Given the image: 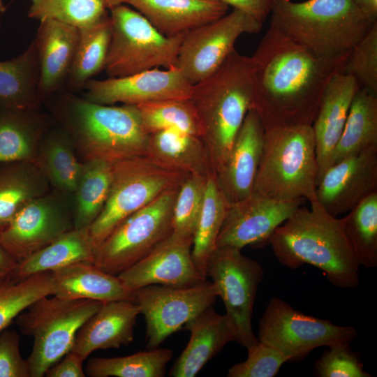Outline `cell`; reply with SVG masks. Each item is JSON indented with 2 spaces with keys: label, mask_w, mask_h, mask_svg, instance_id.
Here are the masks:
<instances>
[{
  "label": "cell",
  "mask_w": 377,
  "mask_h": 377,
  "mask_svg": "<svg viewBox=\"0 0 377 377\" xmlns=\"http://www.w3.org/2000/svg\"><path fill=\"white\" fill-rule=\"evenodd\" d=\"M247 351L245 361L228 369V377H274L281 366L288 362V357L280 350L260 341Z\"/></svg>",
  "instance_id": "44"
},
{
  "label": "cell",
  "mask_w": 377,
  "mask_h": 377,
  "mask_svg": "<svg viewBox=\"0 0 377 377\" xmlns=\"http://www.w3.org/2000/svg\"><path fill=\"white\" fill-rule=\"evenodd\" d=\"M172 357L171 349L156 348L123 357H95L85 371L90 377H163Z\"/></svg>",
  "instance_id": "38"
},
{
  "label": "cell",
  "mask_w": 377,
  "mask_h": 377,
  "mask_svg": "<svg viewBox=\"0 0 377 377\" xmlns=\"http://www.w3.org/2000/svg\"><path fill=\"white\" fill-rule=\"evenodd\" d=\"M36 161L0 163V231L29 202L49 192Z\"/></svg>",
  "instance_id": "29"
},
{
  "label": "cell",
  "mask_w": 377,
  "mask_h": 377,
  "mask_svg": "<svg viewBox=\"0 0 377 377\" xmlns=\"http://www.w3.org/2000/svg\"><path fill=\"white\" fill-rule=\"evenodd\" d=\"M112 163L101 159L82 161L74 195V228H88L101 214L108 197Z\"/></svg>",
  "instance_id": "34"
},
{
  "label": "cell",
  "mask_w": 377,
  "mask_h": 377,
  "mask_svg": "<svg viewBox=\"0 0 377 377\" xmlns=\"http://www.w3.org/2000/svg\"><path fill=\"white\" fill-rule=\"evenodd\" d=\"M18 262L0 243V274L10 276L17 267Z\"/></svg>",
  "instance_id": "49"
},
{
  "label": "cell",
  "mask_w": 377,
  "mask_h": 377,
  "mask_svg": "<svg viewBox=\"0 0 377 377\" xmlns=\"http://www.w3.org/2000/svg\"><path fill=\"white\" fill-rule=\"evenodd\" d=\"M161 34L173 37L214 22L228 10L220 0H127Z\"/></svg>",
  "instance_id": "25"
},
{
  "label": "cell",
  "mask_w": 377,
  "mask_h": 377,
  "mask_svg": "<svg viewBox=\"0 0 377 377\" xmlns=\"http://www.w3.org/2000/svg\"><path fill=\"white\" fill-rule=\"evenodd\" d=\"M228 206L229 203L216 183L214 175L209 176L191 249L194 265L205 276L207 260L216 247L217 238Z\"/></svg>",
  "instance_id": "36"
},
{
  "label": "cell",
  "mask_w": 377,
  "mask_h": 377,
  "mask_svg": "<svg viewBox=\"0 0 377 377\" xmlns=\"http://www.w3.org/2000/svg\"><path fill=\"white\" fill-rule=\"evenodd\" d=\"M348 55L318 56L270 25L250 57L252 108L265 130L311 125L327 84Z\"/></svg>",
  "instance_id": "1"
},
{
  "label": "cell",
  "mask_w": 377,
  "mask_h": 377,
  "mask_svg": "<svg viewBox=\"0 0 377 377\" xmlns=\"http://www.w3.org/2000/svg\"><path fill=\"white\" fill-rule=\"evenodd\" d=\"M263 276L258 262L232 246L216 247L207 263L206 276L212 279L224 303L235 341L246 350L259 342L253 331L252 316Z\"/></svg>",
  "instance_id": "12"
},
{
  "label": "cell",
  "mask_w": 377,
  "mask_h": 377,
  "mask_svg": "<svg viewBox=\"0 0 377 377\" xmlns=\"http://www.w3.org/2000/svg\"><path fill=\"white\" fill-rule=\"evenodd\" d=\"M270 16L271 26L326 58L349 54L377 22L354 0H279Z\"/></svg>",
  "instance_id": "5"
},
{
  "label": "cell",
  "mask_w": 377,
  "mask_h": 377,
  "mask_svg": "<svg viewBox=\"0 0 377 377\" xmlns=\"http://www.w3.org/2000/svg\"><path fill=\"white\" fill-rule=\"evenodd\" d=\"M146 323L147 348L154 349L219 297L212 282L187 287L149 285L134 291Z\"/></svg>",
  "instance_id": "13"
},
{
  "label": "cell",
  "mask_w": 377,
  "mask_h": 377,
  "mask_svg": "<svg viewBox=\"0 0 377 377\" xmlns=\"http://www.w3.org/2000/svg\"><path fill=\"white\" fill-rule=\"evenodd\" d=\"M59 98L54 115L84 161L113 163L145 155L149 133L136 105H101L71 93Z\"/></svg>",
  "instance_id": "3"
},
{
  "label": "cell",
  "mask_w": 377,
  "mask_h": 377,
  "mask_svg": "<svg viewBox=\"0 0 377 377\" xmlns=\"http://www.w3.org/2000/svg\"><path fill=\"white\" fill-rule=\"evenodd\" d=\"M17 332L6 328L0 332V377H31L27 359L20 351Z\"/></svg>",
  "instance_id": "46"
},
{
  "label": "cell",
  "mask_w": 377,
  "mask_h": 377,
  "mask_svg": "<svg viewBox=\"0 0 377 377\" xmlns=\"http://www.w3.org/2000/svg\"><path fill=\"white\" fill-rule=\"evenodd\" d=\"M264 23L279 0H220Z\"/></svg>",
  "instance_id": "48"
},
{
  "label": "cell",
  "mask_w": 377,
  "mask_h": 377,
  "mask_svg": "<svg viewBox=\"0 0 377 377\" xmlns=\"http://www.w3.org/2000/svg\"><path fill=\"white\" fill-rule=\"evenodd\" d=\"M263 23L236 8L222 17L188 32L181 44L176 67L195 84L214 73L245 34H257Z\"/></svg>",
  "instance_id": "14"
},
{
  "label": "cell",
  "mask_w": 377,
  "mask_h": 377,
  "mask_svg": "<svg viewBox=\"0 0 377 377\" xmlns=\"http://www.w3.org/2000/svg\"><path fill=\"white\" fill-rule=\"evenodd\" d=\"M9 276L4 274H0V285L3 283Z\"/></svg>",
  "instance_id": "53"
},
{
  "label": "cell",
  "mask_w": 377,
  "mask_h": 377,
  "mask_svg": "<svg viewBox=\"0 0 377 377\" xmlns=\"http://www.w3.org/2000/svg\"><path fill=\"white\" fill-rule=\"evenodd\" d=\"M38 110H0V163L36 161L47 127Z\"/></svg>",
  "instance_id": "28"
},
{
  "label": "cell",
  "mask_w": 377,
  "mask_h": 377,
  "mask_svg": "<svg viewBox=\"0 0 377 377\" xmlns=\"http://www.w3.org/2000/svg\"><path fill=\"white\" fill-rule=\"evenodd\" d=\"M179 187L165 192L119 223L95 248L92 263L117 276L148 255L172 232Z\"/></svg>",
  "instance_id": "10"
},
{
  "label": "cell",
  "mask_w": 377,
  "mask_h": 377,
  "mask_svg": "<svg viewBox=\"0 0 377 377\" xmlns=\"http://www.w3.org/2000/svg\"><path fill=\"white\" fill-rule=\"evenodd\" d=\"M189 341L172 367L169 376L194 377L224 346L235 341V334L226 314L208 306L186 323Z\"/></svg>",
  "instance_id": "24"
},
{
  "label": "cell",
  "mask_w": 377,
  "mask_h": 377,
  "mask_svg": "<svg viewBox=\"0 0 377 377\" xmlns=\"http://www.w3.org/2000/svg\"><path fill=\"white\" fill-rule=\"evenodd\" d=\"M62 193L29 202L0 231V243L18 263L74 228L73 207Z\"/></svg>",
  "instance_id": "15"
},
{
  "label": "cell",
  "mask_w": 377,
  "mask_h": 377,
  "mask_svg": "<svg viewBox=\"0 0 377 377\" xmlns=\"http://www.w3.org/2000/svg\"><path fill=\"white\" fill-rule=\"evenodd\" d=\"M94 249L89 229L74 228L20 261L9 279L19 281L38 273L52 272L77 262L92 263Z\"/></svg>",
  "instance_id": "30"
},
{
  "label": "cell",
  "mask_w": 377,
  "mask_h": 377,
  "mask_svg": "<svg viewBox=\"0 0 377 377\" xmlns=\"http://www.w3.org/2000/svg\"><path fill=\"white\" fill-rule=\"evenodd\" d=\"M352 326L308 316L272 297L259 322L258 340L280 350L289 361L302 360L322 346H350L357 337Z\"/></svg>",
  "instance_id": "11"
},
{
  "label": "cell",
  "mask_w": 377,
  "mask_h": 377,
  "mask_svg": "<svg viewBox=\"0 0 377 377\" xmlns=\"http://www.w3.org/2000/svg\"><path fill=\"white\" fill-rule=\"evenodd\" d=\"M208 177L188 174L179 187L172 214V233L193 240L203 205Z\"/></svg>",
  "instance_id": "42"
},
{
  "label": "cell",
  "mask_w": 377,
  "mask_h": 377,
  "mask_svg": "<svg viewBox=\"0 0 377 377\" xmlns=\"http://www.w3.org/2000/svg\"><path fill=\"white\" fill-rule=\"evenodd\" d=\"M191 84L177 68H153L121 77L89 80L83 98L101 105H137L174 99L190 98Z\"/></svg>",
  "instance_id": "17"
},
{
  "label": "cell",
  "mask_w": 377,
  "mask_h": 377,
  "mask_svg": "<svg viewBox=\"0 0 377 377\" xmlns=\"http://www.w3.org/2000/svg\"><path fill=\"white\" fill-rule=\"evenodd\" d=\"M140 313L138 306L132 301L104 302L78 330L71 351L84 361L96 350L129 345Z\"/></svg>",
  "instance_id": "23"
},
{
  "label": "cell",
  "mask_w": 377,
  "mask_h": 377,
  "mask_svg": "<svg viewBox=\"0 0 377 377\" xmlns=\"http://www.w3.org/2000/svg\"><path fill=\"white\" fill-rule=\"evenodd\" d=\"M318 161L311 125L265 130L253 191L272 198H316Z\"/></svg>",
  "instance_id": "6"
},
{
  "label": "cell",
  "mask_w": 377,
  "mask_h": 377,
  "mask_svg": "<svg viewBox=\"0 0 377 377\" xmlns=\"http://www.w3.org/2000/svg\"><path fill=\"white\" fill-rule=\"evenodd\" d=\"M84 360L73 351L67 353L45 372L47 377H84Z\"/></svg>",
  "instance_id": "47"
},
{
  "label": "cell",
  "mask_w": 377,
  "mask_h": 377,
  "mask_svg": "<svg viewBox=\"0 0 377 377\" xmlns=\"http://www.w3.org/2000/svg\"><path fill=\"white\" fill-rule=\"evenodd\" d=\"M374 21H377V0H354Z\"/></svg>",
  "instance_id": "50"
},
{
  "label": "cell",
  "mask_w": 377,
  "mask_h": 377,
  "mask_svg": "<svg viewBox=\"0 0 377 377\" xmlns=\"http://www.w3.org/2000/svg\"><path fill=\"white\" fill-rule=\"evenodd\" d=\"M187 175L161 168L145 156L113 163L108 199L89 227L95 248L128 216L179 187Z\"/></svg>",
  "instance_id": "9"
},
{
  "label": "cell",
  "mask_w": 377,
  "mask_h": 377,
  "mask_svg": "<svg viewBox=\"0 0 377 377\" xmlns=\"http://www.w3.org/2000/svg\"><path fill=\"white\" fill-rule=\"evenodd\" d=\"M265 128L251 108L235 137L230 154L216 173V183L229 204L253 191L263 151Z\"/></svg>",
  "instance_id": "20"
},
{
  "label": "cell",
  "mask_w": 377,
  "mask_h": 377,
  "mask_svg": "<svg viewBox=\"0 0 377 377\" xmlns=\"http://www.w3.org/2000/svg\"><path fill=\"white\" fill-rule=\"evenodd\" d=\"M144 156L170 170L205 177L214 175L202 139L177 128L149 133Z\"/></svg>",
  "instance_id": "26"
},
{
  "label": "cell",
  "mask_w": 377,
  "mask_h": 377,
  "mask_svg": "<svg viewBox=\"0 0 377 377\" xmlns=\"http://www.w3.org/2000/svg\"><path fill=\"white\" fill-rule=\"evenodd\" d=\"M110 10L112 35L104 67L109 77L176 67L186 34L165 36L140 13L123 4Z\"/></svg>",
  "instance_id": "8"
},
{
  "label": "cell",
  "mask_w": 377,
  "mask_h": 377,
  "mask_svg": "<svg viewBox=\"0 0 377 377\" xmlns=\"http://www.w3.org/2000/svg\"><path fill=\"white\" fill-rule=\"evenodd\" d=\"M136 107L142 125L149 134L172 128L202 137V123L190 98L151 102Z\"/></svg>",
  "instance_id": "39"
},
{
  "label": "cell",
  "mask_w": 377,
  "mask_h": 377,
  "mask_svg": "<svg viewBox=\"0 0 377 377\" xmlns=\"http://www.w3.org/2000/svg\"><path fill=\"white\" fill-rule=\"evenodd\" d=\"M306 200H281L253 191L246 198L229 204L221 226L216 247L239 249L269 243L276 228Z\"/></svg>",
  "instance_id": "16"
},
{
  "label": "cell",
  "mask_w": 377,
  "mask_h": 377,
  "mask_svg": "<svg viewBox=\"0 0 377 377\" xmlns=\"http://www.w3.org/2000/svg\"><path fill=\"white\" fill-rule=\"evenodd\" d=\"M350 346L329 347L315 361L314 374L318 377H370L356 353Z\"/></svg>",
  "instance_id": "45"
},
{
  "label": "cell",
  "mask_w": 377,
  "mask_h": 377,
  "mask_svg": "<svg viewBox=\"0 0 377 377\" xmlns=\"http://www.w3.org/2000/svg\"><path fill=\"white\" fill-rule=\"evenodd\" d=\"M39 66L33 40L20 54L0 61V110L38 109Z\"/></svg>",
  "instance_id": "31"
},
{
  "label": "cell",
  "mask_w": 377,
  "mask_h": 377,
  "mask_svg": "<svg viewBox=\"0 0 377 377\" xmlns=\"http://www.w3.org/2000/svg\"><path fill=\"white\" fill-rule=\"evenodd\" d=\"M359 88L353 77L339 72L333 76L324 91L311 124L318 161L316 185L332 165L334 149L343 130L353 98Z\"/></svg>",
  "instance_id": "21"
},
{
  "label": "cell",
  "mask_w": 377,
  "mask_h": 377,
  "mask_svg": "<svg viewBox=\"0 0 377 377\" xmlns=\"http://www.w3.org/2000/svg\"><path fill=\"white\" fill-rule=\"evenodd\" d=\"M377 191V146L333 164L323 175L316 198L331 215L346 214Z\"/></svg>",
  "instance_id": "19"
},
{
  "label": "cell",
  "mask_w": 377,
  "mask_h": 377,
  "mask_svg": "<svg viewBox=\"0 0 377 377\" xmlns=\"http://www.w3.org/2000/svg\"><path fill=\"white\" fill-rule=\"evenodd\" d=\"M376 146L377 96L359 88L353 98L343 130L334 149L332 165Z\"/></svg>",
  "instance_id": "32"
},
{
  "label": "cell",
  "mask_w": 377,
  "mask_h": 377,
  "mask_svg": "<svg viewBox=\"0 0 377 377\" xmlns=\"http://www.w3.org/2000/svg\"><path fill=\"white\" fill-rule=\"evenodd\" d=\"M40 22L34 41L39 66L38 93L42 101L66 82L75 55L78 29L52 19Z\"/></svg>",
  "instance_id": "22"
},
{
  "label": "cell",
  "mask_w": 377,
  "mask_h": 377,
  "mask_svg": "<svg viewBox=\"0 0 377 377\" xmlns=\"http://www.w3.org/2000/svg\"><path fill=\"white\" fill-rule=\"evenodd\" d=\"M53 293L52 272L38 273L19 281L7 279L0 285V332L32 303Z\"/></svg>",
  "instance_id": "40"
},
{
  "label": "cell",
  "mask_w": 377,
  "mask_h": 377,
  "mask_svg": "<svg viewBox=\"0 0 377 377\" xmlns=\"http://www.w3.org/2000/svg\"><path fill=\"white\" fill-rule=\"evenodd\" d=\"M36 162L55 190L73 194L81 173L82 162L63 130L45 134L41 140Z\"/></svg>",
  "instance_id": "33"
},
{
  "label": "cell",
  "mask_w": 377,
  "mask_h": 377,
  "mask_svg": "<svg viewBox=\"0 0 377 377\" xmlns=\"http://www.w3.org/2000/svg\"><path fill=\"white\" fill-rule=\"evenodd\" d=\"M302 205L270 238L273 253L283 266L309 264L340 288L359 286L360 265L344 233L341 219L330 214L314 198Z\"/></svg>",
  "instance_id": "2"
},
{
  "label": "cell",
  "mask_w": 377,
  "mask_h": 377,
  "mask_svg": "<svg viewBox=\"0 0 377 377\" xmlns=\"http://www.w3.org/2000/svg\"><path fill=\"white\" fill-rule=\"evenodd\" d=\"M6 6L4 5L3 0H0V13H3L6 11Z\"/></svg>",
  "instance_id": "52"
},
{
  "label": "cell",
  "mask_w": 377,
  "mask_h": 377,
  "mask_svg": "<svg viewBox=\"0 0 377 377\" xmlns=\"http://www.w3.org/2000/svg\"><path fill=\"white\" fill-rule=\"evenodd\" d=\"M253 74L250 57L235 48L212 75L193 84L190 99L200 117L214 175L227 159L248 111Z\"/></svg>",
  "instance_id": "4"
},
{
  "label": "cell",
  "mask_w": 377,
  "mask_h": 377,
  "mask_svg": "<svg viewBox=\"0 0 377 377\" xmlns=\"http://www.w3.org/2000/svg\"><path fill=\"white\" fill-rule=\"evenodd\" d=\"M77 29L75 55L66 82L72 91L84 88L88 80L104 70L112 35L110 17Z\"/></svg>",
  "instance_id": "35"
},
{
  "label": "cell",
  "mask_w": 377,
  "mask_h": 377,
  "mask_svg": "<svg viewBox=\"0 0 377 377\" xmlns=\"http://www.w3.org/2000/svg\"><path fill=\"white\" fill-rule=\"evenodd\" d=\"M193 240L171 233L148 255L117 276L131 291L153 284L187 287L207 281L191 256Z\"/></svg>",
  "instance_id": "18"
},
{
  "label": "cell",
  "mask_w": 377,
  "mask_h": 377,
  "mask_svg": "<svg viewBox=\"0 0 377 377\" xmlns=\"http://www.w3.org/2000/svg\"><path fill=\"white\" fill-rule=\"evenodd\" d=\"M106 8L111 9L115 6L126 3L127 0H103Z\"/></svg>",
  "instance_id": "51"
},
{
  "label": "cell",
  "mask_w": 377,
  "mask_h": 377,
  "mask_svg": "<svg viewBox=\"0 0 377 377\" xmlns=\"http://www.w3.org/2000/svg\"><path fill=\"white\" fill-rule=\"evenodd\" d=\"M342 72L353 77L360 88L377 96V22L351 50Z\"/></svg>",
  "instance_id": "43"
},
{
  "label": "cell",
  "mask_w": 377,
  "mask_h": 377,
  "mask_svg": "<svg viewBox=\"0 0 377 377\" xmlns=\"http://www.w3.org/2000/svg\"><path fill=\"white\" fill-rule=\"evenodd\" d=\"M50 296L37 300L16 318L21 332L34 339L27 358L31 377L45 376L72 350L78 330L104 303Z\"/></svg>",
  "instance_id": "7"
},
{
  "label": "cell",
  "mask_w": 377,
  "mask_h": 377,
  "mask_svg": "<svg viewBox=\"0 0 377 377\" xmlns=\"http://www.w3.org/2000/svg\"><path fill=\"white\" fill-rule=\"evenodd\" d=\"M30 18L55 20L77 28L94 25L109 16L103 0H30Z\"/></svg>",
  "instance_id": "41"
},
{
  "label": "cell",
  "mask_w": 377,
  "mask_h": 377,
  "mask_svg": "<svg viewBox=\"0 0 377 377\" xmlns=\"http://www.w3.org/2000/svg\"><path fill=\"white\" fill-rule=\"evenodd\" d=\"M341 219L359 265L377 267V191L365 197Z\"/></svg>",
  "instance_id": "37"
},
{
  "label": "cell",
  "mask_w": 377,
  "mask_h": 377,
  "mask_svg": "<svg viewBox=\"0 0 377 377\" xmlns=\"http://www.w3.org/2000/svg\"><path fill=\"white\" fill-rule=\"evenodd\" d=\"M54 293L67 300H93L102 302H134V292L117 275L108 274L93 263L77 262L52 272Z\"/></svg>",
  "instance_id": "27"
}]
</instances>
